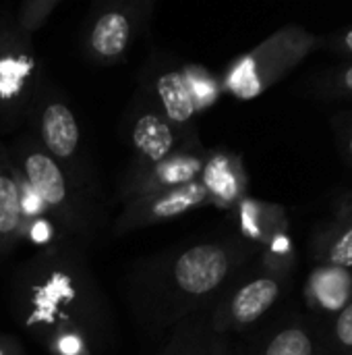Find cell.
<instances>
[{
    "instance_id": "21",
    "label": "cell",
    "mask_w": 352,
    "mask_h": 355,
    "mask_svg": "<svg viewBox=\"0 0 352 355\" xmlns=\"http://www.w3.org/2000/svg\"><path fill=\"white\" fill-rule=\"evenodd\" d=\"M334 339L340 349L352 352V300L340 310L334 327Z\"/></svg>"
},
{
    "instance_id": "13",
    "label": "cell",
    "mask_w": 352,
    "mask_h": 355,
    "mask_svg": "<svg viewBox=\"0 0 352 355\" xmlns=\"http://www.w3.org/2000/svg\"><path fill=\"white\" fill-rule=\"evenodd\" d=\"M199 183L207 193L210 204L234 208L245 198L247 177L237 154L226 150H207Z\"/></svg>"
},
{
    "instance_id": "4",
    "label": "cell",
    "mask_w": 352,
    "mask_h": 355,
    "mask_svg": "<svg viewBox=\"0 0 352 355\" xmlns=\"http://www.w3.org/2000/svg\"><path fill=\"white\" fill-rule=\"evenodd\" d=\"M317 44L315 33L299 25H286L226 67L220 79L222 92L243 102L255 100L295 71Z\"/></svg>"
},
{
    "instance_id": "12",
    "label": "cell",
    "mask_w": 352,
    "mask_h": 355,
    "mask_svg": "<svg viewBox=\"0 0 352 355\" xmlns=\"http://www.w3.org/2000/svg\"><path fill=\"white\" fill-rule=\"evenodd\" d=\"M205 204H210V200L199 181L178 187V189H168V191L135 198L122 206V212L118 214L114 223V235H127L145 227L174 220Z\"/></svg>"
},
{
    "instance_id": "7",
    "label": "cell",
    "mask_w": 352,
    "mask_h": 355,
    "mask_svg": "<svg viewBox=\"0 0 352 355\" xmlns=\"http://www.w3.org/2000/svg\"><path fill=\"white\" fill-rule=\"evenodd\" d=\"M149 0H102L91 6L81 27V54L95 67L124 62L135 40L151 19Z\"/></svg>"
},
{
    "instance_id": "20",
    "label": "cell",
    "mask_w": 352,
    "mask_h": 355,
    "mask_svg": "<svg viewBox=\"0 0 352 355\" xmlns=\"http://www.w3.org/2000/svg\"><path fill=\"white\" fill-rule=\"evenodd\" d=\"M313 339L305 329L288 327L270 339L263 355H313Z\"/></svg>"
},
{
    "instance_id": "15",
    "label": "cell",
    "mask_w": 352,
    "mask_h": 355,
    "mask_svg": "<svg viewBox=\"0 0 352 355\" xmlns=\"http://www.w3.org/2000/svg\"><path fill=\"white\" fill-rule=\"evenodd\" d=\"M313 256L326 268H352V196L340 202L334 218L315 237Z\"/></svg>"
},
{
    "instance_id": "14",
    "label": "cell",
    "mask_w": 352,
    "mask_h": 355,
    "mask_svg": "<svg viewBox=\"0 0 352 355\" xmlns=\"http://www.w3.org/2000/svg\"><path fill=\"white\" fill-rule=\"evenodd\" d=\"M23 227L19 173L8 156V148L0 144V258L8 256L23 241Z\"/></svg>"
},
{
    "instance_id": "25",
    "label": "cell",
    "mask_w": 352,
    "mask_h": 355,
    "mask_svg": "<svg viewBox=\"0 0 352 355\" xmlns=\"http://www.w3.org/2000/svg\"><path fill=\"white\" fill-rule=\"evenodd\" d=\"M342 139H344V152H346V156L352 160V125L349 129H344Z\"/></svg>"
},
{
    "instance_id": "16",
    "label": "cell",
    "mask_w": 352,
    "mask_h": 355,
    "mask_svg": "<svg viewBox=\"0 0 352 355\" xmlns=\"http://www.w3.org/2000/svg\"><path fill=\"white\" fill-rule=\"evenodd\" d=\"M234 208L239 212V227L245 237L268 245L274 237L280 235V225L284 218L278 206L243 198Z\"/></svg>"
},
{
    "instance_id": "3",
    "label": "cell",
    "mask_w": 352,
    "mask_h": 355,
    "mask_svg": "<svg viewBox=\"0 0 352 355\" xmlns=\"http://www.w3.org/2000/svg\"><path fill=\"white\" fill-rule=\"evenodd\" d=\"M8 156L54 225L73 237L91 235L93 206L89 193L75 185L68 173L37 144L31 131H23L12 139Z\"/></svg>"
},
{
    "instance_id": "17",
    "label": "cell",
    "mask_w": 352,
    "mask_h": 355,
    "mask_svg": "<svg viewBox=\"0 0 352 355\" xmlns=\"http://www.w3.org/2000/svg\"><path fill=\"white\" fill-rule=\"evenodd\" d=\"M218 333L210 329V322L207 329L201 331L191 316L176 327L170 345L162 355H220V347L214 341Z\"/></svg>"
},
{
    "instance_id": "2",
    "label": "cell",
    "mask_w": 352,
    "mask_h": 355,
    "mask_svg": "<svg viewBox=\"0 0 352 355\" xmlns=\"http://www.w3.org/2000/svg\"><path fill=\"white\" fill-rule=\"evenodd\" d=\"M249 248L239 239L201 241L139 262L127 283L133 318L149 333L176 329L216 300Z\"/></svg>"
},
{
    "instance_id": "10",
    "label": "cell",
    "mask_w": 352,
    "mask_h": 355,
    "mask_svg": "<svg viewBox=\"0 0 352 355\" xmlns=\"http://www.w3.org/2000/svg\"><path fill=\"white\" fill-rule=\"evenodd\" d=\"M135 96L158 108L178 129L187 133H197L195 116L199 112L189 94L183 64L174 67L166 58H151L141 73V83Z\"/></svg>"
},
{
    "instance_id": "19",
    "label": "cell",
    "mask_w": 352,
    "mask_h": 355,
    "mask_svg": "<svg viewBox=\"0 0 352 355\" xmlns=\"http://www.w3.org/2000/svg\"><path fill=\"white\" fill-rule=\"evenodd\" d=\"M60 6V0H25L12 12L17 27L27 35L33 37L52 17V12Z\"/></svg>"
},
{
    "instance_id": "11",
    "label": "cell",
    "mask_w": 352,
    "mask_h": 355,
    "mask_svg": "<svg viewBox=\"0 0 352 355\" xmlns=\"http://www.w3.org/2000/svg\"><path fill=\"white\" fill-rule=\"evenodd\" d=\"M282 281L278 275H261L237 287L210 314V329L218 335L243 331L263 318L280 300Z\"/></svg>"
},
{
    "instance_id": "24",
    "label": "cell",
    "mask_w": 352,
    "mask_h": 355,
    "mask_svg": "<svg viewBox=\"0 0 352 355\" xmlns=\"http://www.w3.org/2000/svg\"><path fill=\"white\" fill-rule=\"evenodd\" d=\"M332 46H334L338 52H344V54H351L352 56V27L340 31V33L332 40Z\"/></svg>"
},
{
    "instance_id": "23",
    "label": "cell",
    "mask_w": 352,
    "mask_h": 355,
    "mask_svg": "<svg viewBox=\"0 0 352 355\" xmlns=\"http://www.w3.org/2000/svg\"><path fill=\"white\" fill-rule=\"evenodd\" d=\"M0 355H27L19 337L0 333Z\"/></svg>"
},
{
    "instance_id": "22",
    "label": "cell",
    "mask_w": 352,
    "mask_h": 355,
    "mask_svg": "<svg viewBox=\"0 0 352 355\" xmlns=\"http://www.w3.org/2000/svg\"><path fill=\"white\" fill-rule=\"evenodd\" d=\"M330 87L336 96H352V64H346L334 75Z\"/></svg>"
},
{
    "instance_id": "8",
    "label": "cell",
    "mask_w": 352,
    "mask_h": 355,
    "mask_svg": "<svg viewBox=\"0 0 352 355\" xmlns=\"http://www.w3.org/2000/svg\"><path fill=\"white\" fill-rule=\"evenodd\" d=\"M124 135L135 160L156 162L176 152L203 148L197 133H187L170 123L158 108L135 96L124 116Z\"/></svg>"
},
{
    "instance_id": "6",
    "label": "cell",
    "mask_w": 352,
    "mask_h": 355,
    "mask_svg": "<svg viewBox=\"0 0 352 355\" xmlns=\"http://www.w3.org/2000/svg\"><path fill=\"white\" fill-rule=\"evenodd\" d=\"M27 125V131H31L37 144L68 173L75 185L89 193L95 187V171L83 150L81 127L64 96L58 94L48 81L41 83L33 100Z\"/></svg>"
},
{
    "instance_id": "18",
    "label": "cell",
    "mask_w": 352,
    "mask_h": 355,
    "mask_svg": "<svg viewBox=\"0 0 352 355\" xmlns=\"http://www.w3.org/2000/svg\"><path fill=\"white\" fill-rule=\"evenodd\" d=\"M185 81L197 112L214 106L222 94L220 79H216L203 64H183Z\"/></svg>"
},
{
    "instance_id": "5",
    "label": "cell",
    "mask_w": 352,
    "mask_h": 355,
    "mask_svg": "<svg viewBox=\"0 0 352 355\" xmlns=\"http://www.w3.org/2000/svg\"><path fill=\"white\" fill-rule=\"evenodd\" d=\"M41 64L33 37L15 23L8 8L0 10V131L12 133L27 123L41 87Z\"/></svg>"
},
{
    "instance_id": "1",
    "label": "cell",
    "mask_w": 352,
    "mask_h": 355,
    "mask_svg": "<svg viewBox=\"0 0 352 355\" xmlns=\"http://www.w3.org/2000/svg\"><path fill=\"white\" fill-rule=\"evenodd\" d=\"M15 322L50 355H104L116 343L110 304L83 248L56 241L21 264L10 281Z\"/></svg>"
},
{
    "instance_id": "9",
    "label": "cell",
    "mask_w": 352,
    "mask_h": 355,
    "mask_svg": "<svg viewBox=\"0 0 352 355\" xmlns=\"http://www.w3.org/2000/svg\"><path fill=\"white\" fill-rule=\"evenodd\" d=\"M205 156H207V150L197 148V150L176 152L156 162L133 158L118 179L116 196L122 204H127L135 198L191 185L199 181Z\"/></svg>"
}]
</instances>
